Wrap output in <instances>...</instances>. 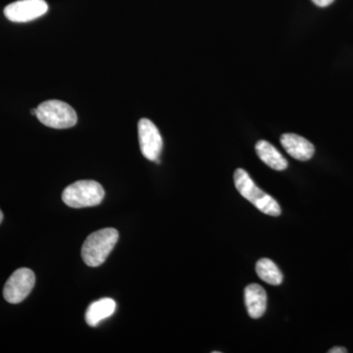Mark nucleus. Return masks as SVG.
Listing matches in <instances>:
<instances>
[{"label":"nucleus","instance_id":"obj_1","mask_svg":"<svg viewBox=\"0 0 353 353\" xmlns=\"http://www.w3.org/2000/svg\"><path fill=\"white\" fill-rule=\"evenodd\" d=\"M119 239L113 228L99 230L88 236L82 248L83 262L90 267L101 266L108 259Z\"/></svg>","mask_w":353,"mask_h":353},{"label":"nucleus","instance_id":"obj_2","mask_svg":"<svg viewBox=\"0 0 353 353\" xmlns=\"http://www.w3.org/2000/svg\"><path fill=\"white\" fill-rule=\"evenodd\" d=\"M234 182L241 196L252 202L261 212L270 216H279L282 212L275 199L260 190L243 169L239 168L234 172Z\"/></svg>","mask_w":353,"mask_h":353},{"label":"nucleus","instance_id":"obj_3","mask_svg":"<svg viewBox=\"0 0 353 353\" xmlns=\"http://www.w3.org/2000/svg\"><path fill=\"white\" fill-rule=\"evenodd\" d=\"M104 190L101 183L92 180L78 181L68 185L62 194V201L72 208H92L101 204Z\"/></svg>","mask_w":353,"mask_h":353},{"label":"nucleus","instance_id":"obj_4","mask_svg":"<svg viewBox=\"0 0 353 353\" xmlns=\"http://www.w3.org/2000/svg\"><path fill=\"white\" fill-rule=\"evenodd\" d=\"M39 122L53 129H68L75 126L78 117L73 108L61 101H48L37 108Z\"/></svg>","mask_w":353,"mask_h":353},{"label":"nucleus","instance_id":"obj_5","mask_svg":"<svg viewBox=\"0 0 353 353\" xmlns=\"http://www.w3.org/2000/svg\"><path fill=\"white\" fill-rule=\"evenodd\" d=\"M34 284L36 276L31 269H18L14 272L4 285V299L7 303L12 304L22 303L31 294Z\"/></svg>","mask_w":353,"mask_h":353},{"label":"nucleus","instance_id":"obj_6","mask_svg":"<svg viewBox=\"0 0 353 353\" xmlns=\"http://www.w3.org/2000/svg\"><path fill=\"white\" fill-rule=\"evenodd\" d=\"M139 148L143 157L150 161L160 163V153L163 148V139L157 127L148 119H141L139 122Z\"/></svg>","mask_w":353,"mask_h":353},{"label":"nucleus","instance_id":"obj_7","mask_svg":"<svg viewBox=\"0 0 353 353\" xmlns=\"http://www.w3.org/2000/svg\"><path fill=\"white\" fill-rule=\"evenodd\" d=\"M48 11L44 0H18L4 8V15L11 22L26 23L38 19Z\"/></svg>","mask_w":353,"mask_h":353},{"label":"nucleus","instance_id":"obj_8","mask_svg":"<svg viewBox=\"0 0 353 353\" xmlns=\"http://www.w3.org/2000/svg\"><path fill=\"white\" fill-rule=\"evenodd\" d=\"M281 143L290 157L299 161H307L314 155L315 148L308 139L296 134H285L281 137Z\"/></svg>","mask_w":353,"mask_h":353},{"label":"nucleus","instance_id":"obj_9","mask_svg":"<svg viewBox=\"0 0 353 353\" xmlns=\"http://www.w3.org/2000/svg\"><path fill=\"white\" fill-rule=\"evenodd\" d=\"M245 303L248 315L253 319L263 316L267 308V294L261 285H248L245 290Z\"/></svg>","mask_w":353,"mask_h":353},{"label":"nucleus","instance_id":"obj_10","mask_svg":"<svg viewBox=\"0 0 353 353\" xmlns=\"http://www.w3.org/2000/svg\"><path fill=\"white\" fill-rule=\"evenodd\" d=\"M115 310V301L109 297H104L88 306L85 312V322L88 323V326L97 327L99 323L111 317Z\"/></svg>","mask_w":353,"mask_h":353},{"label":"nucleus","instance_id":"obj_11","mask_svg":"<svg viewBox=\"0 0 353 353\" xmlns=\"http://www.w3.org/2000/svg\"><path fill=\"white\" fill-rule=\"evenodd\" d=\"M255 152L260 159L274 170L283 171L287 169V159L268 141H259L255 145Z\"/></svg>","mask_w":353,"mask_h":353},{"label":"nucleus","instance_id":"obj_12","mask_svg":"<svg viewBox=\"0 0 353 353\" xmlns=\"http://www.w3.org/2000/svg\"><path fill=\"white\" fill-rule=\"evenodd\" d=\"M257 276L263 282L272 285H279L283 283V274L277 265L268 259H260L256 263Z\"/></svg>","mask_w":353,"mask_h":353},{"label":"nucleus","instance_id":"obj_13","mask_svg":"<svg viewBox=\"0 0 353 353\" xmlns=\"http://www.w3.org/2000/svg\"><path fill=\"white\" fill-rule=\"evenodd\" d=\"M334 1V0H312L313 3L319 7H327L331 6Z\"/></svg>","mask_w":353,"mask_h":353},{"label":"nucleus","instance_id":"obj_14","mask_svg":"<svg viewBox=\"0 0 353 353\" xmlns=\"http://www.w3.org/2000/svg\"><path fill=\"white\" fill-rule=\"evenodd\" d=\"M329 353H347V350L345 347H336L331 348V350H329Z\"/></svg>","mask_w":353,"mask_h":353},{"label":"nucleus","instance_id":"obj_15","mask_svg":"<svg viewBox=\"0 0 353 353\" xmlns=\"http://www.w3.org/2000/svg\"><path fill=\"white\" fill-rule=\"evenodd\" d=\"M2 220H3V213L0 210V224H1Z\"/></svg>","mask_w":353,"mask_h":353}]
</instances>
